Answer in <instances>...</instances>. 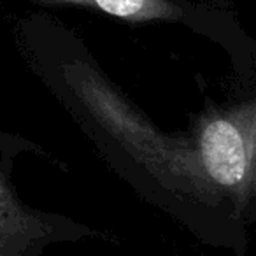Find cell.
<instances>
[{"label":"cell","instance_id":"6da1fadb","mask_svg":"<svg viewBox=\"0 0 256 256\" xmlns=\"http://www.w3.org/2000/svg\"><path fill=\"white\" fill-rule=\"evenodd\" d=\"M252 134L242 120L214 118L198 134V162L204 174L221 188L244 190L252 178Z\"/></svg>","mask_w":256,"mask_h":256},{"label":"cell","instance_id":"7a4b0ae2","mask_svg":"<svg viewBox=\"0 0 256 256\" xmlns=\"http://www.w3.org/2000/svg\"><path fill=\"white\" fill-rule=\"evenodd\" d=\"M36 2L81 6L126 22H154V20L176 22L182 16V9L170 0H36Z\"/></svg>","mask_w":256,"mask_h":256}]
</instances>
